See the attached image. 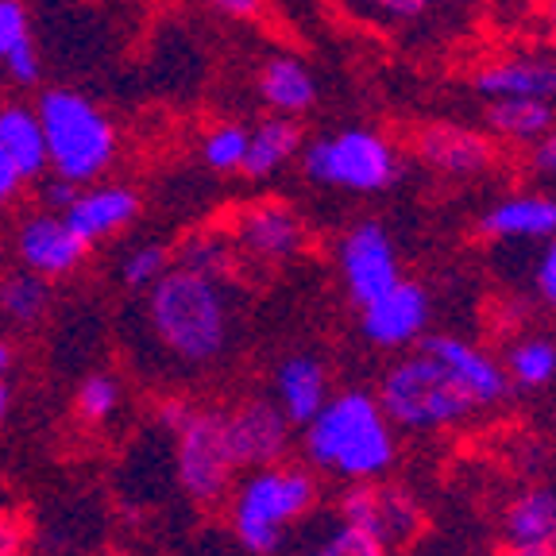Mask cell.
<instances>
[{
	"label": "cell",
	"mask_w": 556,
	"mask_h": 556,
	"mask_svg": "<svg viewBox=\"0 0 556 556\" xmlns=\"http://www.w3.org/2000/svg\"><path fill=\"white\" fill-rule=\"evenodd\" d=\"M503 364L468 337L426 332L379 379L382 414L399 433H448L510 399Z\"/></svg>",
	"instance_id": "cell-1"
},
{
	"label": "cell",
	"mask_w": 556,
	"mask_h": 556,
	"mask_svg": "<svg viewBox=\"0 0 556 556\" xmlns=\"http://www.w3.org/2000/svg\"><path fill=\"white\" fill-rule=\"evenodd\" d=\"M139 325L163 371L198 375L217 367L236 337V298L228 278H208L170 263L143 290Z\"/></svg>",
	"instance_id": "cell-2"
},
{
	"label": "cell",
	"mask_w": 556,
	"mask_h": 556,
	"mask_svg": "<svg viewBox=\"0 0 556 556\" xmlns=\"http://www.w3.org/2000/svg\"><path fill=\"white\" fill-rule=\"evenodd\" d=\"M302 464L337 483L387 479L399 464V429L371 391H332L302 426Z\"/></svg>",
	"instance_id": "cell-3"
},
{
	"label": "cell",
	"mask_w": 556,
	"mask_h": 556,
	"mask_svg": "<svg viewBox=\"0 0 556 556\" xmlns=\"http://www.w3.org/2000/svg\"><path fill=\"white\" fill-rule=\"evenodd\" d=\"M228 526L243 553L278 556L298 521H305L321 503L317 471L294 460H278L267 468L243 471L228 491Z\"/></svg>",
	"instance_id": "cell-4"
},
{
	"label": "cell",
	"mask_w": 556,
	"mask_h": 556,
	"mask_svg": "<svg viewBox=\"0 0 556 556\" xmlns=\"http://www.w3.org/2000/svg\"><path fill=\"white\" fill-rule=\"evenodd\" d=\"M35 116L43 128L47 170L66 178L70 186L109 178L121 151V136L101 104L78 89H43L35 101Z\"/></svg>",
	"instance_id": "cell-5"
},
{
	"label": "cell",
	"mask_w": 556,
	"mask_h": 556,
	"mask_svg": "<svg viewBox=\"0 0 556 556\" xmlns=\"http://www.w3.org/2000/svg\"><path fill=\"white\" fill-rule=\"evenodd\" d=\"M302 170L309 182L348 193L391 190L402 163L394 143L371 128H340L332 136H317L302 143Z\"/></svg>",
	"instance_id": "cell-6"
},
{
	"label": "cell",
	"mask_w": 556,
	"mask_h": 556,
	"mask_svg": "<svg viewBox=\"0 0 556 556\" xmlns=\"http://www.w3.org/2000/svg\"><path fill=\"white\" fill-rule=\"evenodd\" d=\"M174 479L198 506H220L236 483V464L225 441V414L213 406H190L174 429Z\"/></svg>",
	"instance_id": "cell-7"
},
{
	"label": "cell",
	"mask_w": 556,
	"mask_h": 556,
	"mask_svg": "<svg viewBox=\"0 0 556 556\" xmlns=\"http://www.w3.org/2000/svg\"><path fill=\"white\" fill-rule=\"evenodd\" d=\"M337 518L352 530L379 541L387 553L409 545L426 526L421 503L406 486L387 483V479H367V483H344L337 498Z\"/></svg>",
	"instance_id": "cell-8"
},
{
	"label": "cell",
	"mask_w": 556,
	"mask_h": 556,
	"mask_svg": "<svg viewBox=\"0 0 556 556\" xmlns=\"http://www.w3.org/2000/svg\"><path fill=\"white\" fill-rule=\"evenodd\" d=\"M340 287L356 305H367L402 278L399 248L379 220H359L337 240Z\"/></svg>",
	"instance_id": "cell-9"
},
{
	"label": "cell",
	"mask_w": 556,
	"mask_h": 556,
	"mask_svg": "<svg viewBox=\"0 0 556 556\" xmlns=\"http://www.w3.org/2000/svg\"><path fill=\"white\" fill-rule=\"evenodd\" d=\"M225 414V441L232 452L236 471L267 468V464L287 460L294 448V421L270 399H248L236 402Z\"/></svg>",
	"instance_id": "cell-10"
},
{
	"label": "cell",
	"mask_w": 556,
	"mask_h": 556,
	"mask_svg": "<svg viewBox=\"0 0 556 556\" xmlns=\"http://www.w3.org/2000/svg\"><path fill=\"white\" fill-rule=\"evenodd\" d=\"M12 255L43 278H66L89 260V243L66 225L59 208H31L12 228Z\"/></svg>",
	"instance_id": "cell-11"
},
{
	"label": "cell",
	"mask_w": 556,
	"mask_h": 556,
	"mask_svg": "<svg viewBox=\"0 0 556 556\" xmlns=\"http://www.w3.org/2000/svg\"><path fill=\"white\" fill-rule=\"evenodd\" d=\"M429 321H433V305H429L426 287L414 278H399L379 298L359 305V329H364L367 344L382 348V352L414 348L429 332Z\"/></svg>",
	"instance_id": "cell-12"
},
{
	"label": "cell",
	"mask_w": 556,
	"mask_h": 556,
	"mask_svg": "<svg viewBox=\"0 0 556 556\" xmlns=\"http://www.w3.org/2000/svg\"><path fill=\"white\" fill-rule=\"evenodd\" d=\"M236 255L252 263H287L302 255L305 248V220L298 217L287 201H252L232 213L228 225Z\"/></svg>",
	"instance_id": "cell-13"
},
{
	"label": "cell",
	"mask_w": 556,
	"mask_h": 556,
	"mask_svg": "<svg viewBox=\"0 0 556 556\" xmlns=\"http://www.w3.org/2000/svg\"><path fill=\"white\" fill-rule=\"evenodd\" d=\"M62 217L81 240L93 248L101 240H113V236L128 232L139 217V193L128 182H109V178H97L89 186H78L74 198L66 201Z\"/></svg>",
	"instance_id": "cell-14"
},
{
	"label": "cell",
	"mask_w": 556,
	"mask_h": 556,
	"mask_svg": "<svg viewBox=\"0 0 556 556\" xmlns=\"http://www.w3.org/2000/svg\"><path fill=\"white\" fill-rule=\"evenodd\" d=\"M417 159L437 174L448 178H476L495 163V143L483 131L460 128V124H429L417 131Z\"/></svg>",
	"instance_id": "cell-15"
},
{
	"label": "cell",
	"mask_w": 556,
	"mask_h": 556,
	"mask_svg": "<svg viewBox=\"0 0 556 556\" xmlns=\"http://www.w3.org/2000/svg\"><path fill=\"white\" fill-rule=\"evenodd\" d=\"M356 20L367 27H379L387 35L417 39V35H437L456 20L464 0H340Z\"/></svg>",
	"instance_id": "cell-16"
},
{
	"label": "cell",
	"mask_w": 556,
	"mask_h": 556,
	"mask_svg": "<svg viewBox=\"0 0 556 556\" xmlns=\"http://www.w3.org/2000/svg\"><path fill=\"white\" fill-rule=\"evenodd\" d=\"M476 93L503 101V97H538L553 101L556 97V59L548 54H506V59L483 62L476 70Z\"/></svg>",
	"instance_id": "cell-17"
},
{
	"label": "cell",
	"mask_w": 556,
	"mask_h": 556,
	"mask_svg": "<svg viewBox=\"0 0 556 556\" xmlns=\"http://www.w3.org/2000/svg\"><path fill=\"white\" fill-rule=\"evenodd\" d=\"M479 236L503 243H533L556 236V198L548 193H514L479 217Z\"/></svg>",
	"instance_id": "cell-18"
},
{
	"label": "cell",
	"mask_w": 556,
	"mask_h": 556,
	"mask_svg": "<svg viewBox=\"0 0 556 556\" xmlns=\"http://www.w3.org/2000/svg\"><path fill=\"white\" fill-rule=\"evenodd\" d=\"M270 387H275V399L270 402L294 421V429H302L332 394L329 367H325V359L309 356V352H298V356L282 359L275 367Z\"/></svg>",
	"instance_id": "cell-19"
},
{
	"label": "cell",
	"mask_w": 556,
	"mask_h": 556,
	"mask_svg": "<svg viewBox=\"0 0 556 556\" xmlns=\"http://www.w3.org/2000/svg\"><path fill=\"white\" fill-rule=\"evenodd\" d=\"M503 545L521 548H556V486H526L506 503L498 518Z\"/></svg>",
	"instance_id": "cell-20"
},
{
	"label": "cell",
	"mask_w": 556,
	"mask_h": 556,
	"mask_svg": "<svg viewBox=\"0 0 556 556\" xmlns=\"http://www.w3.org/2000/svg\"><path fill=\"white\" fill-rule=\"evenodd\" d=\"M305 136H302V124L298 116H267L260 121L255 128H248V155H243V166L240 174L243 178H270L278 174L287 163H294L298 151H302Z\"/></svg>",
	"instance_id": "cell-21"
},
{
	"label": "cell",
	"mask_w": 556,
	"mask_h": 556,
	"mask_svg": "<svg viewBox=\"0 0 556 556\" xmlns=\"http://www.w3.org/2000/svg\"><path fill=\"white\" fill-rule=\"evenodd\" d=\"M0 151L24 174V182H39L47 174V143L35 104L0 101Z\"/></svg>",
	"instance_id": "cell-22"
},
{
	"label": "cell",
	"mask_w": 556,
	"mask_h": 556,
	"mask_svg": "<svg viewBox=\"0 0 556 556\" xmlns=\"http://www.w3.org/2000/svg\"><path fill=\"white\" fill-rule=\"evenodd\" d=\"M260 97L270 113L278 116H302L317 104V78L294 54L267 59L260 70Z\"/></svg>",
	"instance_id": "cell-23"
},
{
	"label": "cell",
	"mask_w": 556,
	"mask_h": 556,
	"mask_svg": "<svg viewBox=\"0 0 556 556\" xmlns=\"http://www.w3.org/2000/svg\"><path fill=\"white\" fill-rule=\"evenodd\" d=\"M54 302L51 278L35 275L27 267H16L9 275H0V329L27 332L39 329L47 321Z\"/></svg>",
	"instance_id": "cell-24"
},
{
	"label": "cell",
	"mask_w": 556,
	"mask_h": 556,
	"mask_svg": "<svg viewBox=\"0 0 556 556\" xmlns=\"http://www.w3.org/2000/svg\"><path fill=\"white\" fill-rule=\"evenodd\" d=\"M553 104L538 101V97H503L486 109V128L506 143H518V148H530L533 139H541L553 128Z\"/></svg>",
	"instance_id": "cell-25"
},
{
	"label": "cell",
	"mask_w": 556,
	"mask_h": 556,
	"mask_svg": "<svg viewBox=\"0 0 556 556\" xmlns=\"http://www.w3.org/2000/svg\"><path fill=\"white\" fill-rule=\"evenodd\" d=\"M503 371L518 391H545L556 379V340L548 337H518L506 348Z\"/></svg>",
	"instance_id": "cell-26"
},
{
	"label": "cell",
	"mask_w": 556,
	"mask_h": 556,
	"mask_svg": "<svg viewBox=\"0 0 556 556\" xmlns=\"http://www.w3.org/2000/svg\"><path fill=\"white\" fill-rule=\"evenodd\" d=\"M170 260H174V267L198 270V275H208V278H228L240 255H236L228 232L205 228V232L186 236V240L170 252Z\"/></svg>",
	"instance_id": "cell-27"
},
{
	"label": "cell",
	"mask_w": 556,
	"mask_h": 556,
	"mask_svg": "<svg viewBox=\"0 0 556 556\" xmlns=\"http://www.w3.org/2000/svg\"><path fill=\"white\" fill-rule=\"evenodd\" d=\"M121 379L109 371H93L81 379L78 394H74V414L86 421V426H104V421H113L116 409H121Z\"/></svg>",
	"instance_id": "cell-28"
},
{
	"label": "cell",
	"mask_w": 556,
	"mask_h": 556,
	"mask_svg": "<svg viewBox=\"0 0 556 556\" xmlns=\"http://www.w3.org/2000/svg\"><path fill=\"white\" fill-rule=\"evenodd\" d=\"M170 248L159 240H143L136 243V248H128V252L121 255V267H116V275H121V287L124 290H143L155 282L159 275H163L166 267H170Z\"/></svg>",
	"instance_id": "cell-29"
},
{
	"label": "cell",
	"mask_w": 556,
	"mask_h": 556,
	"mask_svg": "<svg viewBox=\"0 0 556 556\" xmlns=\"http://www.w3.org/2000/svg\"><path fill=\"white\" fill-rule=\"evenodd\" d=\"M248 155V128L243 124H217L201 139V159L213 174H240Z\"/></svg>",
	"instance_id": "cell-30"
},
{
	"label": "cell",
	"mask_w": 556,
	"mask_h": 556,
	"mask_svg": "<svg viewBox=\"0 0 556 556\" xmlns=\"http://www.w3.org/2000/svg\"><path fill=\"white\" fill-rule=\"evenodd\" d=\"M294 556H391V553H387L379 541H371L367 533L352 530V526H344V521L337 518L321 538H313L309 545L298 548Z\"/></svg>",
	"instance_id": "cell-31"
},
{
	"label": "cell",
	"mask_w": 556,
	"mask_h": 556,
	"mask_svg": "<svg viewBox=\"0 0 556 556\" xmlns=\"http://www.w3.org/2000/svg\"><path fill=\"white\" fill-rule=\"evenodd\" d=\"M27 43H35V39H31V16H27L24 0H0V62Z\"/></svg>",
	"instance_id": "cell-32"
},
{
	"label": "cell",
	"mask_w": 556,
	"mask_h": 556,
	"mask_svg": "<svg viewBox=\"0 0 556 556\" xmlns=\"http://www.w3.org/2000/svg\"><path fill=\"white\" fill-rule=\"evenodd\" d=\"M533 287L545 298L548 305H556V236L545 240V252L538 255V267H533Z\"/></svg>",
	"instance_id": "cell-33"
},
{
	"label": "cell",
	"mask_w": 556,
	"mask_h": 556,
	"mask_svg": "<svg viewBox=\"0 0 556 556\" xmlns=\"http://www.w3.org/2000/svg\"><path fill=\"white\" fill-rule=\"evenodd\" d=\"M24 548H27L24 521H20V514L0 506V556H24Z\"/></svg>",
	"instance_id": "cell-34"
},
{
	"label": "cell",
	"mask_w": 556,
	"mask_h": 556,
	"mask_svg": "<svg viewBox=\"0 0 556 556\" xmlns=\"http://www.w3.org/2000/svg\"><path fill=\"white\" fill-rule=\"evenodd\" d=\"M24 186H27L24 174H20L16 166H12V159L0 151V213L16 205V198L24 193Z\"/></svg>",
	"instance_id": "cell-35"
},
{
	"label": "cell",
	"mask_w": 556,
	"mask_h": 556,
	"mask_svg": "<svg viewBox=\"0 0 556 556\" xmlns=\"http://www.w3.org/2000/svg\"><path fill=\"white\" fill-rule=\"evenodd\" d=\"M74 190H78V186H70L66 178H59V174H51L47 170L43 178H39V193H43V205L47 208H66V201L74 198Z\"/></svg>",
	"instance_id": "cell-36"
},
{
	"label": "cell",
	"mask_w": 556,
	"mask_h": 556,
	"mask_svg": "<svg viewBox=\"0 0 556 556\" xmlns=\"http://www.w3.org/2000/svg\"><path fill=\"white\" fill-rule=\"evenodd\" d=\"M530 166L538 174H556V131L553 128L530 143Z\"/></svg>",
	"instance_id": "cell-37"
},
{
	"label": "cell",
	"mask_w": 556,
	"mask_h": 556,
	"mask_svg": "<svg viewBox=\"0 0 556 556\" xmlns=\"http://www.w3.org/2000/svg\"><path fill=\"white\" fill-rule=\"evenodd\" d=\"M208 4L228 20H260L267 0H208Z\"/></svg>",
	"instance_id": "cell-38"
},
{
	"label": "cell",
	"mask_w": 556,
	"mask_h": 556,
	"mask_svg": "<svg viewBox=\"0 0 556 556\" xmlns=\"http://www.w3.org/2000/svg\"><path fill=\"white\" fill-rule=\"evenodd\" d=\"M12 364H16V348H12L9 337H0V382H9Z\"/></svg>",
	"instance_id": "cell-39"
},
{
	"label": "cell",
	"mask_w": 556,
	"mask_h": 556,
	"mask_svg": "<svg viewBox=\"0 0 556 556\" xmlns=\"http://www.w3.org/2000/svg\"><path fill=\"white\" fill-rule=\"evenodd\" d=\"M495 556H556V548H521V545H503Z\"/></svg>",
	"instance_id": "cell-40"
},
{
	"label": "cell",
	"mask_w": 556,
	"mask_h": 556,
	"mask_svg": "<svg viewBox=\"0 0 556 556\" xmlns=\"http://www.w3.org/2000/svg\"><path fill=\"white\" fill-rule=\"evenodd\" d=\"M9 409H12V387L9 382H0V421L9 417Z\"/></svg>",
	"instance_id": "cell-41"
},
{
	"label": "cell",
	"mask_w": 556,
	"mask_h": 556,
	"mask_svg": "<svg viewBox=\"0 0 556 556\" xmlns=\"http://www.w3.org/2000/svg\"><path fill=\"white\" fill-rule=\"evenodd\" d=\"M545 27H548V39L556 43V0H548L545 4Z\"/></svg>",
	"instance_id": "cell-42"
}]
</instances>
